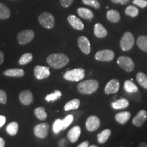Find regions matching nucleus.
<instances>
[{
  "mask_svg": "<svg viewBox=\"0 0 147 147\" xmlns=\"http://www.w3.org/2000/svg\"><path fill=\"white\" fill-rule=\"evenodd\" d=\"M47 63L51 67L55 69H61L69 63V59L67 55L63 53H53L48 56Z\"/></svg>",
  "mask_w": 147,
  "mask_h": 147,
  "instance_id": "nucleus-1",
  "label": "nucleus"
},
{
  "mask_svg": "<svg viewBox=\"0 0 147 147\" xmlns=\"http://www.w3.org/2000/svg\"><path fill=\"white\" fill-rule=\"evenodd\" d=\"M99 88V82L94 79L84 80L80 82L77 86L79 93L84 95H90L95 93Z\"/></svg>",
  "mask_w": 147,
  "mask_h": 147,
  "instance_id": "nucleus-2",
  "label": "nucleus"
},
{
  "mask_svg": "<svg viewBox=\"0 0 147 147\" xmlns=\"http://www.w3.org/2000/svg\"><path fill=\"white\" fill-rule=\"evenodd\" d=\"M85 76V71L82 68L74 69L69 70L64 74L63 77L68 81L78 82L82 80Z\"/></svg>",
  "mask_w": 147,
  "mask_h": 147,
  "instance_id": "nucleus-3",
  "label": "nucleus"
},
{
  "mask_svg": "<svg viewBox=\"0 0 147 147\" xmlns=\"http://www.w3.org/2000/svg\"><path fill=\"white\" fill-rule=\"evenodd\" d=\"M38 21L40 25L46 29H51L55 26V17L52 14L44 12L38 16Z\"/></svg>",
  "mask_w": 147,
  "mask_h": 147,
  "instance_id": "nucleus-4",
  "label": "nucleus"
},
{
  "mask_svg": "<svg viewBox=\"0 0 147 147\" xmlns=\"http://www.w3.org/2000/svg\"><path fill=\"white\" fill-rule=\"evenodd\" d=\"M135 40L131 32H125L121 38L120 46L121 49L124 51H128L133 48Z\"/></svg>",
  "mask_w": 147,
  "mask_h": 147,
  "instance_id": "nucleus-5",
  "label": "nucleus"
},
{
  "mask_svg": "<svg viewBox=\"0 0 147 147\" xmlns=\"http://www.w3.org/2000/svg\"><path fill=\"white\" fill-rule=\"evenodd\" d=\"M34 31L30 30V29H26V30L21 31L18 33L17 35V40L20 45H25L32 42L34 38Z\"/></svg>",
  "mask_w": 147,
  "mask_h": 147,
  "instance_id": "nucleus-6",
  "label": "nucleus"
},
{
  "mask_svg": "<svg viewBox=\"0 0 147 147\" xmlns=\"http://www.w3.org/2000/svg\"><path fill=\"white\" fill-rule=\"evenodd\" d=\"M117 63L123 69L127 72H131L134 70L135 64L133 60L129 57L121 56L117 59Z\"/></svg>",
  "mask_w": 147,
  "mask_h": 147,
  "instance_id": "nucleus-7",
  "label": "nucleus"
},
{
  "mask_svg": "<svg viewBox=\"0 0 147 147\" xmlns=\"http://www.w3.org/2000/svg\"><path fill=\"white\" fill-rule=\"evenodd\" d=\"M95 58L100 61H111L115 58V53L110 49L99 51L95 54Z\"/></svg>",
  "mask_w": 147,
  "mask_h": 147,
  "instance_id": "nucleus-8",
  "label": "nucleus"
},
{
  "mask_svg": "<svg viewBox=\"0 0 147 147\" xmlns=\"http://www.w3.org/2000/svg\"><path fill=\"white\" fill-rule=\"evenodd\" d=\"M86 128L88 131L93 132L96 131L100 126V120L97 116L91 115L89 117L86 121Z\"/></svg>",
  "mask_w": 147,
  "mask_h": 147,
  "instance_id": "nucleus-9",
  "label": "nucleus"
},
{
  "mask_svg": "<svg viewBox=\"0 0 147 147\" xmlns=\"http://www.w3.org/2000/svg\"><path fill=\"white\" fill-rule=\"evenodd\" d=\"M120 87V82L117 79H112L106 84L104 92L106 95L115 94L118 92Z\"/></svg>",
  "mask_w": 147,
  "mask_h": 147,
  "instance_id": "nucleus-10",
  "label": "nucleus"
},
{
  "mask_svg": "<svg viewBox=\"0 0 147 147\" xmlns=\"http://www.w3.org/2000/svg\"><path fill=\"white\" fill-rule=\"evenodd\" d=\"M77 42L80 51L84 54L89 55L91 52V44L88 38L84 36H80L78 38Z\"/></svg>",
  "mask_w": 147,
  "mask_h": 147,
  "instance_id": "nucleus-11",
  "label": "nucleus"
},
{
  "mask_svg": "<svg viewBox=\"0 0 147 147\" xmlns=\"http://www.w3.org/2000/svg\"><path fill=\"white\" fill-rule=\"evenodd\" d=\"M34 74L37 79H44L50 76V69L47 66L37 65L34 68Z\"/></svg>",
  "mask_w": 147,
  "mask_h": 147,
  "instance_id": "nucleus-12",
  "label": "nucleus"
},
{
  "mask_svg": "<svg viewBox=\"0 0 147 147\" xmlns=\"http://www.w3.org/2000/svg\"><path fill=\"white\" fill-rule=\"evenodd\" d=\"M147 119V112L145 110H141L132 120V123L137 127H142Z\"/></svg>",
  "mask_w": 147,
  "mask_h": 147,
  "instance_id": "nucleus-13",
  "label": "nucleus"
},
{
  "mask_svg": "<svg viewBox=\"0 0 147 147\" xmlns=\"http://www.w3.org/2000/svg\"><path fill=\"white\" fill-rule=\"evenodd\" d=\"M49 125L47 123H40L34 128V134L39 138H45L47 136L49 132Z\"/></svg>",
  "mask_w": 147,
  "mask_h": 147,
  "instance_id": "nucleus-14",
  "label": "nucleus"
},
{
  "mask_svg": "<svg viewBox=\"0 0 147 147\" xmlns=\"http://www.w3.org/2000/svg\"><path fill=\"white\" fill-rule=\"evenodd\" d=\"M81 134V129L78 125L73 127L67 133V138L71 143L76 142Z\"/></svg>",
  "mask_w": 147,
  "mask_h": 147,
  "instance_id": "nucleus-15",
  "label": "nucleus"
},
{
  "mask_svg": "<svg viewBox=\"0 0 147 147\" xmlns=\"http://www.w3.org/2000/svg\"><path fill=\"white\" fill-rule=\"evenodd\" d=\"M19 100L23 105H29L33 102V94L29 90L22 91L19 95Z\"/></svg>",
  "mask_w": 147,
  "mask_h": 147,
  "instance_id": "nucleus-16",
  "label": "nucleus"
},
{
  "mask_svg": "<svg viewBox=\"0 0 147 147\" xmlns=\"http://www.w3.org/2000/svg\"><path fill=\"white\" fill-rule=\"evenodd\" d=\"M67 21L70 25L73 27L74 29H76V30H83L84 29V24L82 22L80 21V18L76 17L75 15H69L67 17Z\"/></svg>",
  "mask_w": 147,
  "mask_h": 147,
  "instance_id": "nucleus-17",
  "label": "nucleus"
},
{
  "mask_svg": "<svg viewBox=\"0 0 147 147\" xmlns=\"http://www.w3.org/2000/svg\"><path fill=\"white\" fill-rule=\"evenodd\" d=\"M130 117H131V113L129 112H121V113L116 114L115 120L119 123L124 125L127 123V121L129 120Z\"/></svg>",
  "mask_w": 147,
  "mask_h": 147,
  "instance_id": "nucleus-18",
  "label": "nucleus"
},
{
  "mask_svg": "<svg viewBox=\"0 0 147 147\" xmlns=\"http://www.w3.org/2000/svg\"><path fill=\"white\" fill-rule=\"evenodd\" d=\"M94 34L99 38H105L107 36V30L101 23H96L94 27Z\"/></svg>",
  "mask_w": 147,
  "mask_h": 147,
  "instance_id": "nucleus-19",
  "label": "nucleus"
},
{
  "mask_svg": "<svg viewBox=\"0 0 147 147\" xmlns=\"http://www.w3.org/2000/svg\"><path fill=\"white\" fill-rule=\"evenodd\" d=\"M77 13L80 17L87 20H91L93 18V12L89 9L85 8H79L77 9Z\"/></svg>",
  "mask_w": 147,
  "mask_h": 147,
  "instance_id": "nucleus-20",
  "label": "nucleus"
},
{
  "mask_svg": "<svg viewBox=\"0 0 147 147\" xmlns=\"http://www.w3.org/2000/svg\"><path fill=\"white\" fill-rule=\"evenodd\" d=\"M108 20L112 23H118L121 19L120 14L119 13L118 11L115 10H110L107 12L106 14Z\"/></svg>",
  "mask_w": 147,
  "mask_h": 147,
  "instance_id": "nucleus-21",
  "label": "nucleus"
},
{
  "mask_svg": "<svg viewBox=\"0 0 147 147\" xmlns=\"http://www.w3.org/2000/svg\"><path fill=\"white\" fill-rule=\"evenodd\" d=\"M129 106V102L126 99L122 98L119 99V100H116L115 102L112 103V107L114 109L119 110V109H124L128 107Z\"/></svg>",
  "mask_w": 147,
  "mask_h": 147,
  "instance_id": "nucleus-22",
  "label": "nucleus"
},
{
  "mask_svg": "<svg viewBox=\"0 0 147 147\" xmlns=\"http://www.w3.org/2000/svg\"><path fill=\"white\" fill-rule=\"evenodd\" d=\"M10 10L7 5L0 3V19L6 20L10 16Z\"/></svg>",
  "mask_w": 147,
  "mask_h": 147,
  "instance_id": "nucleus-23",
  "label": "nucleus"
},
{
  "mask_svg": "<svg viewBox=\"0 0 147 147\" xmlns=\"http://www.w3.org/2000/svg\"><path fill=\"white\" fill-rule=\"evenodd\" d=\"M4 75L10 77H22L25 74V71L21 69H10L5 70Z\"/></svg>",
  "mask_w": 147,
  "mask_h": 147,
  "instance_id": "nucleus-24",
  "label": "nucleus"
},
{
  "mask_svg": "<svg viewBox=\"0 0 147 147\" xmlns=\"http://www.w3.org/2000/svg\"><path fill=\"white\" fill-rule=\"evenodd\" d=\"M124 89L129 93H136L138 91V88L131 80H126L125 82Z\"/></svg>",
  "mask_w": 147,
  "mask_h": 147,
  "instance_id": "nucleus-25",
  "label": "nucleus"
},
{
  "mask_svg": "<svg viewBox=\"0 0 147 147\" xmlns=\"http://www.w3.org/2000/svg\"><path fill=\"white\" fill-rule=\"evenodd\" d=\"M111 134V131L109 129H106L101 132L100 134H97V140L100 144H104L108 140V138Z\"/></svg>",
  "mask_w": 147,
  "mask_h": 147,
  "instance_id": "nucleus-26",
  "label": "nucleus"
},
{
  "mask_svg": "<svg viewBox=\"0 0 147 147\" xmlns=\"http://www.w3.org/2000/svg\"><path fill=\"white\" fill-rule=\"evenodd\" d=\"M80 102L78 99H74V100L69 101L64 106V110L65 111H69L71 110H76L80 106Z\"/></svg>",
  "mask_w": 147,
  "mask_h": 147,
  "instance_id": "nucleus-27",
  "label": "nucleus"
},
{
  "mask_svg": "<svg viewBox=\"0 0 147 147\" xmlns=\"http://www.w3.org/2000/svg\"><path fill=\"white\" fill-rule=\"evenodd\" d=\"M136 80L140 85L144 89H147V76L142 72H138L136 74Z\"/></svg>",
  "mask_w": 147,
  "mask_h": 147,
  "instance_id": "nucleus-28",
  "label": "nucleus"
},
{
  "mask_svg": "<svg viewBox=\"0 0 147 147\" xmlns=\"http://www.w3.org/2000/svg\"><path fill=\"white\" fill-rule=\"evenodd\" d=\"M137 45L141 50L147 52V36H139L137 40Z\"/></svg>",
  "mask_w": 147,
  "mask_h": 147,
  "instance_id": "nucleus-29",
  "label": "nucleus"
},
{
  "mask_svg": "<svg viewBox=\"0 0 147 147\" xmlns=\"http://www.w3.org/2000/svg\"><path fill=\"white\" fill-rule=\"evenodd\" d=\"M34 113L37 118L41 121H45L47 118V114L46 113L45 109L43 107H39L36 108Z\"/></svg>",
  "mask_w": 147,
  "mask_h": 147,
  "instance_id": "nucleus-30",
  "label": "nucleus"
},
{
  "mask_svg": "<svg viewBox=\"0 0 147 147\" xmlns=\"http://www.w3.org/2000/svg\"><path fill=\"white\" fill-rule=\"evenodd\" d=\"M62 96L61 92L59 90H56L53 93L47 95L45 97V100L47 102H55V101L59 100L61 97Z\"/></svg>",
  "mask_w": 147,
  "mask_h": 147,
  "instance_id": "nucleus-31",
  "label": "nucleus"
},
{
  "mask_svg": "<svg viewBox=\"0 0 147 147\" xmlns=\"http://www.w3.org/2000/svg\"><path fill=\"white\" fill-rule=\"evenodd\" d=\"M33 59V55L32 53H25L19 59L18 63L20 65H26V64L30 63Z\"/></svg>",
  "mask_w": 147,
  "mask_h": 147,
  "instance_id": "nucleus-32",
  "label": "nucleus"
},
{
  "mask_svg": "<svg viewBox=\"0 0 147 147\" xmlns=\"http://www.w3.org/2000/svg\"><path fill=\"white\" fill-rule=\"evenodd\" d=\"M18 125L16 122H12L6 127V131L11 136H14L17 134Z\"/></svg>",
  "mask_w": 147,
  "mask_h": 147,
  "instance_id": "nucleus-33",
  "label": "nucleus"
},
{
  "mask_svg": "<svg viewBox=\"0 0 147 147\" xmlns=\"http://www.w3.org/2000/svg\"><path fill=\"white\" fill-rule=\"evenodd\" d=\"M138 9L136 7L134 6V5H129L125 9V13L127 16H131V17H135V16H136L138 14Z\"/></svg>",
  "mask_w": 147,
  "mask_h": 147,
  "instance_id": "nucleus-34",
  "label": "nucleus"
},
{
  "mask_svg": "<svg viewBox=\"0 0 147 147\" xmlns=\"http://www.w3.org/2000/svg\"><path fill=\"white\" fill-rule=\"evenodd\" d=\"M53 130L55 134H58L61 130H63V124H62V120L58 119H56L53 123Z\"/></svg>",
  "mask_w": 147,
  "mask_h": 147,
  "instance_id": "nucleus-35",
  "label": "nucleus"
},
{
  "mask_svg": "<svg viewBox=\"0 0 147 147\" xmlns=\"http://www.w3.org/2000/svg\"><path fill=\"white\" fill-rule=\"evenodd\" d=\"M74 121L73 115H69L67 117H65L63 120H62V124H63V130H65L67 129L70 125Z\"/></svg>",
  "mask_w": 147,
  "mask_h": 147,
  "instance_id": "nucleus-36",
  "label": "nucleus"
},
{
  "mask_svg": "<svg viewBox=\"0 0 147 147\" xmlns=\"http://www.w3.org/2000/svg\"><path fill=\"white\" fill-rule=\"evenodd\" d=\"M82 2L85 5H89V6L93 7L95 9L100 8V3L97 0H82Z\"/></svg>",
  "mask_w": 147,
  "mask_h": 147,
  "instance_id": "nucleus-37",
  "label": "nucleus"
},
{
  "mask_svg": "<svg viewBox=\"0 0 147 147\" xmlns=\"http://www.w3.org/2000/svg\"><path fill=\"white\" fill-rule=\"evenodd\" d=\"M132 3L134 4L138 5L140 8H144L147 6V1L146 0H133Z\"/></svg>",
  "mask_w": 147,
  "mask_h": 147,
  "instance_id": "nucleus-38",
  "label": "nucleus"
},
{
  "mask_svg": "<svg viewBox=\"0 0 147 147\" xmlns=\"http://www.w3.org/2000/svg\"><path fill=\"white\" fill-rule=\"evenodd\" d=\"M0 103L5 104L7 103V95L3 90L0 89Z\"/></svg>",
  "mask_w": 147,
  "mask_h": 147,
  "instance_id": "nucleus-39",
  "label": "nucleus"
},
{
  "mask_svg": "<svg viewBox=\"0 0 147 147\" xmlns=\"http://www.w3.org/2000/svg\"><path fill=\"white\" fill-rule=\"evenodd\" d=\"M61 5L63 7V8H68L69 5H71L73 3L74 0H59Z\"/></svg>",
  "mask_w": 147,
  "mask_h": 147,
  "instance_id": "nucleus-40",
  "label": "nucleus"
},
{
  "mask_svg": "<svg viewBox=\"0 0 147 147\" xmlns=\"http://www.w3.org/2000/svg\"><path fill=\"white\" fill-rule=\"evenodd\" d=\"M114 3H121V4H125L129 0H111Z\"/></svg>",
  "mask_w": 147,
  "mask_h": 147,
  "instance_id": "nucleus-41",
  "label": "nucleus"
},
{
  "mask_svg": "<svg viewBox=\"0 0 147 147\" xmlns=\"http://www.w3.org/2000/svg\"><path fill=\"white\" fill-rule=\"evenodd\" d=\"M5 121H6V119L4 116L0 115V127H1L5 124Z\"/></svg>",
  "mask_w": 147,
  "mask_h": 147,
  "instance_id": "nucleus-42",
  "label": "nucleus"
},
{
  "mask_svg": "<svg viewBox=\"0 0 147 147\" xmlns=\"http://www.w3.org/2000/svg\"><path fill=\"white\" fill-rule=\"evenodd\" d=\"M89 141H84V142L80 143V144L76 147H89Z\"/></svg>",
  "mask_w": 147,
  "mask_h": 147,
  "instance_id": "nucleus-43",
  "label": "nucleus"
},
{
  "mask_svg": "<svg viewBox=\"0 0 147 147\" xmlns=\"http://www.w3.org/2000/svg\"><path fill=\"white\" fill-rule=\"evenodd\" d=\"M3 61H4V55L2 51H0V65L3 63Z\"/></svg>",
  "mask_w": 147,
  "mask_h": 147,
  "instance_id": "nucleus-44",
  "label": "nucleus"
},
{
  "mask_svg": "<svg viewBox=\"0 0 147 147\" xmlns=\"http://www.w3.org/2000/svg\"><path fill=\"white\" fill-rule=\"evenodd\" d=\"M64 143H66L65 140H64V139L61 140L59 142V147H64V145H63Z\"/></svg>",
  "mask_w": 147,
  "mask_h": 147,
  "instance_id": "nucleus-45",
  "label": "nucleus"
},
{
  "mask_svg": "<svg viewBox=\"0 0 147 147\" xmlns=\"http://www.w3.org/2000/svg\"><path fill=\"white\" fill-rule=\"evenodd\" d=\"M5 146V141L2 138L0 137V147H4Z\"/></svg>",
  "mask_w": 147,
  "mask_h": 147,
  "instance_id": "nucleus-46",
  "label": "nucleus"
},
{
  "mask_svg": "<svg viewBox=\"0 0 147 147\" xmlns=\"http://www.w3.org/2000/svg\"><path fill=\"white\" fill-rule=\"evenodd\" d=\"M139 147H147V143L144 142H140L139 144Z\"/></svg>",
  "mask_w": 147,
  "mask_h": 147,
  "instance_id": "nucleus-47",
  "label": "nucleus"
},
{
  "mask_svg": "<svg viewBox=\"0 0 147 147\" xmlns=\"http://www.w3.org/2000/svg\"><path fill=\"white\" fill-rule=\"evenodd\" d=\"M89 147H98V146H95V145H91V146H89Z\"/></svg>",
  "mask_w": 147,
  "mask_h": 147,
  "instance_id": "nucleus-48",
  "label": "nucleus"
},
{
  "mask_svg": "<svg viewBox=\"0 0 147 147\" xmlns=\"http://www.w3.org/2000/svg\"><path fill=\"white\" fill-rule=\"evenodd\" d=\"M121 147H125V146H121Z\"/></svg>",
  "mask_w": 147,
  "mask_h": 147,
  "instance_id": "nucleus-49",
  "label": "nucleus"
}]
</instances>
